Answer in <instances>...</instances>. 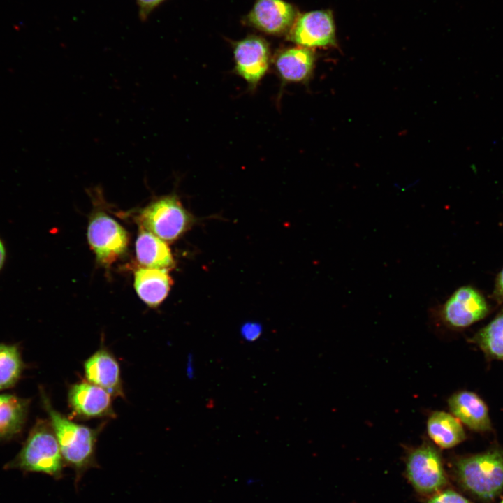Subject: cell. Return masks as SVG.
Listing matches in <instances>:
<instances>
[{
	"label": "cell",
	"instance_id": "obj_1",
	"mask_svg": "<svg viewBox=\"0 0 503 503\" xmlns=\"http://www.w3.org/2000/svg\"><path fill=\"white\" fill-rule=\"evenodd\" d=\"M42 399L57 437L64 464L74 469L75 482L78 483L87 469L97 465L96 444L101 429L91 428L70 420L52 407L43 393Z\"/></svg>",
	"mask_w": 503,
	"mask_h": 503
},
{
	"label": "cell",
	"instance_id": "obj_2",
	"mask_svg": "<svg viewBox=\"0 0 503 503\" xmlns=\"http://www.w3.org/2000/svg\"><path fill=\"white\" fill-rule=\"evenodd\" d=\"M454 473L464 490L483 501H491L503 490V449L497 447L463 458L454 463Z\"/></svg>",
	"mask_w": 503,
	"mask_h": 503
},
{
	"label": "cell",
	"instance_id": "obj_3",
	"mask_svg": "<svg viewBox=\"0 0 503 503\" xmlns=\"http://www.w3.org/2000/svg\"><path fill=\"white\" fill-rule=\"evenodd\" d=\"M9 465L27 471L43 472L57 479L61 476L64 462L50 421L37 420L21 451Z\"/></svg>",
	"mask_w": 503,
	"mask_h": 503
},
{
	"label": "cell",
	"instance_id": "obj_4",
	"mask_svg": "<svg viewBox=\"0 0 503 503\" xmlns=\"http://www.w3.org/2000/svg\"><path fill=\"white\" fill-rule=\"evenodd\" d=\"M139 220L146 231L166 242L177 240L192 223L191 214L175 194L151 202L141 211Z\"/></svg>",
	"mask_w": 503,
	"mask_h": 503
},
{
	"label": "cell",
	"instance_id": "obj_5",
	"mask_svg": "<svg viewBox=\"0 0 503 503\" xmlns=\"http://www.w3.org/2000/svg\"><path fill=\"white\" fill-rule=\"evenodd\" d=\"M406 472L414 489L423 495L431 496L442 490L448 482L439 452L428 444L409 453Z\"/></svg>",
	"mask_w": 503,
	"mask_h": 503
},
{
	"label": "cell",
	"instance_id": "obj_6",
	"mask_svg": "<svg viewBox=\"0 0 503 503\" xmlns=\"http://www.w3.org/2000/svg\"><path fill=\"white\" fill-rule=\"evenodd\" d=\"M87 238L97 261L105 265L123 255L129 241L124 228L103 212L94 213L90 217Z\"/></svg>",
	"mask_w": 503,
	"mask_h": 503
},
{
	"label": "cell",
	"instance_id": "obj_7",
	"mask_svg": "<svg viewBox=\"0 0 503 503\" xmlns=\"http://www.w3.org/2000/svg\"><path fill=\"white\" fill-rule=\"evenodd\" d=\"M235 73L249 89H255L266 74L270 61L268 42L261 36H249L233 45Z\"/></svg>",
	"mask_w": 503,
	"mask_h": 503
},
{
	"label": "cell",
	"instance_id": "obj_8",
	"mask_svg": "<svg viewBox=\"0 0 503 503\" xmlns=\"http://www.w3.org/2000/svg\"><path fill=\"white\" fill-rule=\"evenodd\" d=\"M292 42L308 48L336 45L335 27L330 10H315L298 15L288 32Z\"/></svg>",
	"mask_w": 503,
	"mask_h": 503
},
{
	"label": "cell",
	"instance_id": "obj_9",
	"mask_svg": "<svg viewBox=\"0 0 503 503\" xmlns=\"http://www.w3.org/2000/svg\"><path fill=\"white\" fill-rule=\"evenodd\" d=\"M489 312L483 295L471 286L456 289L442 308L444 321L455 328H466L483 319Z\"/></svg>",
	"mask_w": 503,
	"mask_h": 503
},
{
	"label": "cell",
	"instance_id": "obj_10",
	"mask_svg": "<svg viewBox=\"0 0 503 503\" xmlns=\"http://www.w3.org/2000/svg\"><path fill=\"white\" fill-rule=\"evenodd\" d=\"M111 396L103 388L88 381H81L69 387L68 401L72 414L76 417L115 418Z\"/></svg>",
	"mask_w": 503,
	"mask_h": 503
},
{
	"label": "cell",
	"instance_id": "obj_11",
	"mask_svg": "<svg viewBox=\"0 0 503 503\" xmlns=\"http://www.w3.org/2000/svg\"><path fill=\"white\" fill-rule=\"evenodd\" d=\"M298 16L296 7L284 0H256L247 20L263 33L282 35L288 34Z\"/></svg>",
	"mask_w": 503,
	"mask_h": 503
},
{
	"label": "cell",
	"instance_id": "obj_12",
	"mask_svg": "<svg viewBox=\"0 0 503 503\" xmlns=\"http://www.w3.org/2000/svg\"><path fill=\"white\" fill-rule=\"evenodd\" d=\"M84 372L89 382L103 388L112 397L124 398L119 363L105 347L85 361Z\"/></svg>",
	"mask_w": 503,
	"mask_h": 503
},
{
	"label": "cell",
	"instance_id": "obj_13",
	"mask_svg": "<svg viewBox=\"0 0 503 503\" xmlns=\"http://www.w3.org/2000/svg\"><path fill=\"white\" fill-rule=\"evenodd\" d=\"M448 404L454 416L469 429L479 432L491 430L488 407L477 394L459 391L450 397Z\"/></svg>",
	"mask_w": 503,
	"mask_h": 503
},
{
	"label": "cell",
	"instance_id": "obj_14",
	"mask_svg": "<svg viewBox=\"0 0 503 503\" xmlns=\"http://www.w3.org/2000/svg\"><path fill=\"white\" fill-rule=\"evenodd\" d=\"M315 61L312 50L298 46L280 51L275 58V66L284 84L306 82L312 75Z\"/></svg>",
	"mask_w": 503,
	"mask_h": 503
},
{
	"label": "cell",
	"instance_id": "obj_15",
	"mask_svg": "<svg viewBox=\"0 0 503 503\" xmlns=\"http://www.w3.org/2000/svg\"><path fill=\"white\" fill-rule=\"evenodd\" d=\"M172 279L166 269L139 268L134 274V287L140 298L156 307L167 297Z\"/></svg>",
	"mask_w": 503,
	"mask_h": 503
},
{
	"label": "cell",
	"instance_id": "obj_16",
	"mask_svg": "<svg viewBox=\"0 0 503 503\" xmlns=\"http://www.w3.org/2000/svg\"><path fill=\"white\" fill-rule=\"evenodd\" d=\"M136 252L138 262L145 268L167 270L174 265L166 242L146 230L140 231L138 235Z\"/></svg>",
	"mask_w": 503,
	"mask_h": 503
},
{
	"label": "cell",
	"instance_id": "obj_17",
	"mask_svg": "<svg viewBox=\"0 0 503 503\" xmlns=\"http://www.w3.org/2000/svg\"><path fill=\"white\" fill-rule=\"evenodd\" d=\"M29 400L9 393L0 394V439L21 432L27 417Z\"/></svg>",
	"mask_w": 503,
	"mask_h": 503
},
{
	"label": "cell",
	"instance_id": "obj_18",
	"mask_svg": "<svg viewBox=\"0 0 503 503\" xmlns=\"http://www.w3.org/2000/svg\"><path fill=\"white\" fill-rule=\"evenodd\" d=\"M427 430L431 439L439 447H454L465 439V432L453 415L444 411H435L429 417Z\"/></svg>",
	"mask_w": 503,
	"mask_h": 503
},
{
	"label": "cell",
	"instance_id": "obj_19",
	"mask_svg": "<svg viewBox=\"0 0 503 503\" xmlns=\"http://www.w3.org/2000/svg\"><path fill=\"white\" fill-rule=\"evenodd\" d=\"M474 342L488 357L503 360V310L476 334Z\"/></svg>",
	"mask_w": 503,
	"mask_h": 503
},
{
	"label": "cell",
	"instance_id": "obj_20",
	"mask_svg": "<svg viewBox=\"0 0 503 503\" xmlns=\"http://www.w3.org/2000/svg\"><path fill=\"white\" fill-rule=\"evenodd\" d=\"M22 370L23 362L18 347L0 343V391L13 386Z\"/></svg>",
	"mask_w": 503,
	"mask_h": 503
},
{
	"label": "cell",
	"instance_id": "obj_21",
	"mask_svg": "<svg viewBox=\"0 0 503 503\" xmlns=\"http://www.w3.org/2000/svg\"><path fill=\"white\" fill-rule=\"evenodd\" d=\"M427 503H473L459 493L451 490H442L432 495Z\"/></svg>",
	"mask_w": 503,
	"mask_h": 503
},
{
	"label": "cell",
	"instance_id": "obj_22",
	"mask_svg": "<svg viewBox=\"0 0 503 503\" xmlns=\"http://www.w3.org/2000/svg\"><path fill=\"white\" fill-rule=\"evenodd\" d=\"M166 0H136L141 21H146L152 11Z\"/></svg>",
	"mask_w": 503,
	"mask_h": 503
},
{
	"label": "cell",
	"instance_id": "obj_23",
	"mask_svg": "<svg viewBox=\"0 0 503 503\" xmlns=\"http://www.w3.org/2000/svg\"><path fill=\"white\" fill-rule=\"evenodd\" d=\"M262 326L256 322H247L243 324L240 329L242 337L247 341H255L261 335Z\"/></svg>",
	"mask_w": 503,
	"mask_h": 503
},
{
	"label": "cell",
	"instance_id": "obj_24",
	"mask_svg": "<svg viewBox=\"0 0 503 503\" xmlns=\"http://www.w3.org/2000/svg\"><path fill=\"white\" fill-rule=\"evenodd\" d=\"M492 298L498 303L503 302V268L496 277Z\"/></svg>",
	"mask_w": 503,
	"mask_h": 503
},
{
	"label": "cell",
	"instance_id": "obj_25",
	"mask_svg": "<svg viewBox=\"0 0 503 503\" xmlns=\"http://www.w3.org/2000/svg\"><path fill=\"white\" fill-rule=\"evenodd\" d=\"M5 249L2 242L0 240V270L2 268L5 260Z\"/></svg>",
	"mask_w": 503,
	"mask_h": 503
},
{
	"label": "cell",
	"instance_id": "obj_26",
	"mask_svg": "<svg viewBox=\"0 0 503 503\" xmlns=\"http://www.w3.org/2000/svg\"><path fill=\"white\" fill-rule=\"evenodd\" d=\"M500 503H503V500Z\"/></svg>",
	"mask_w": 503,
	"mask_h": 503
}]
</instances>
